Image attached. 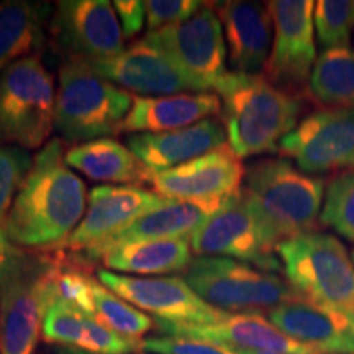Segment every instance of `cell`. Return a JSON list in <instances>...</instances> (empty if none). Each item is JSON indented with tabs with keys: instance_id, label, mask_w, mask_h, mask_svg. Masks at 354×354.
Returning <instances> with one entry per match:
<instances>
[{
	"instance_id": "cell-1",
	"label": "cell",
	"mask_w": 354,
	"mask_h": 354,
	"mask_svg": "<svg viewBox=\"0 0 354 354\" xmlns=\"http://www.w3.org/2000/svg\"><path fill=\"white\" fill-rule=\"evenodd\" d=\"M64 148L53 140L33 159L3 225L10 240L25 248H61L86 210V184L66 165Z\"/></svg>"
},
{
	"instance_id": "cell-2",
	"label": "cell",
	"mask_w": 354,
	"mask_h": 354,
	"mask_svg": "<svg viewBox=\"0 0 354 354\" xmlns=\"http://www.w3.org/2000/svg\"><path fill=\"white\" fill-rule=\"evenodd\" d=\"M228 146L238 158L279 151V145L302 113L297 94L274 86L259 74L227 73L216 84Z\"/></svg>"
},
{
	"instance_id": "cell-3",
	"label": "cell",
	"mask_w": 354,
	"mask_h": 354,
	"mask_svg": "<svg viewBox=\"0 0 354 354\" xmlns=\"http://www.w3.org/2000/svg\"><path fill=\"white\" fill-rule=\"evenodd\" d=\"M272 251L282 241L317 232L325 180L300 171L289 159H261L246 169L243 189Z\"/></svg>"
},
{
	"instance_id": "cell-4",
	"label": "cell",
	"mask_w": 354,
	"mask_h": 354,
	"mask_svg": "<svg viewBox=\"0 0 354 354\" xmlns=\"http://www.w3.org/2000/svg\"><path fill=\"white\" fill-rule=\"evenodd\" d=\"M131 99L86 61L66 59L59 69L55 128L66 141L81 145L120 133Z\"/></svg>"
},
{
	"instance_id": "cell-5",
	"label": "cell",
	"mask_w": 354,
	"mask_h": 354,
	"mask_svg": "<svg viewBox=\"0 0 354 354\" xmlns=\"http://www.w3.org/2000/svg\"><path fill=\"white\" fill-rule=\"evenodd\" d=\"M276 251L299 297L354 313V263L338 238L310 232L282 241Z\"/></svg>"
},
{
	"instance_id": "cell-6",
	"label": "cell",
	"mask_w": 354,
	"mask_h": 354,
	"mask_svg": "<svg viewBox=\"0 0 354 354\" xmlns=\"http://www.w3.org/2000/svg\"><path fill=\"white\" fill-rule=\"evenodd\" d=\"M183 277L198 297L227 313L271 312L300 299L277 274L220 256H196Z\"/></svg>"
},
{
	"instance_id": "cell-7",
	"label": "cell",
	"mask_w": 354,
	"mask_h": 354,
	"mask_svg": "<svg viewBox=\"0 0 354 354\" xmlns=\"http://www.w3.org/2000/svg\"><path fill=\"white\" fill-rule=\"evenodd\" d=\"M56 91L38 56L15 61L0 74V143L37 149L55 128Z\"/></svg>"
},
{
	"instance_id": "cell-8",
	"label": "cell",
	"mask_w": 354,
	"mask_h": 354,
	"mask_svg": "<svg viewBox=\"0 0 354 354\" xmlns=\"http://www.w3.org/2000/svg\"><path fill=\"white\" fill-rule=\"evenodd\" d=\"M214 7L203 3L185 21L148 32L143 38L183 74L196 94L215 91L227 74V44Z\"/></svg>"
},
{
	"instance_id": "cell-9",
	"label": "cell",
	"mask_w": 354,
	"mask_h": 354,
	"mask_svg": "<svg viewBox=\"0 0 354 354\" xmlns=\"http://www.w3.org/2000/svg\"><path fill=\"white\" fill-rule=\"evenodd\" d=\"M189 243L197 256L230 258L268 272L282 269L266 243L243 189L225 198L220 209L190 236Z\"/></svg>"
},
{
	"instance_id": "cell-10",
	"label": "cell",
	"mask_w": 354,
	"mask_h": 354,
	"mask_svg": "<svg viewBox=\"0 0 354 354\" xmlns=\"http://www.w3.org/2000/svg\"><path fill=\"white\" fill-rule=\"evenodd\" d=\"M97 279L118 297L141 312H149L159 322L180 325H210L223 320L227 312L212 307L197 295L184 277H133L100 269Z\"/></svg>"
},
{
	"instance_id": "cell-11",
	"label": "cell",
	"mask_w": 354,
	"mask_h": 354,
	"mask_svg": "<svg viewBox=\"0 0 354 354\" xmlns=\"http://www.w3.org/2000/svg\"><path fill=\"white\" fill-rule=\"evenodd\" d=\"M51 33L66 59L99 63L125 51L120 20L107 0L57 2Z\"/></svg>"
},
{
	"instance_id": "cell-12",
	"label": "cell",
	"mask_w": 354,
	"mask_h": 354,
	"mask_svg": "<svg viewBox=\"0 0 354 354\" xmlns=\"http://www.w3.org/2000/svg\"><path fill=\"white\" fill-rule=\"evenodd\" d=\"M274 24V44L266 64V79L292 94L307 88L317 63L312 0H276L268 3Z\"/></svg>"
},
{
	"instance_id": "cell-13",
	"label": "cell",
	"mask_w": 354,
	"mask_h": 354,
	"mask_svg": "<svg viewBox=\"0 0 354 354\" xmlns=\"http://www.w3.org/2000/svg\"><path fill=\"white\" fill-rule=\"evenodd\" d=\"M307 174L354 169V109H322L305 117L279 145Z\"/></svg>"
},
{
	"instance_id": "cell-14",
	"label": "cell",
	"mask_w": 354,
	"mask_h": 354,
	"mask_svg": "<svg viewBox=\"0 0 354 354\" xmlns=\"http://www.w3.org/2000/svg\"><path fill=\"white\" fill-rule=\"evenodd\" d=\"M46 256L25 254L0 290V354H35L44 312Z\"/></svg>"
},
{
	"instance_id": "cell-15",
	"label": "cell",
	"mask_w": 354,
	"mask_h": 354,
	"mask_svg": "<svg viewBox=\"0 0 354 354\" xmlns=\"http://www.w3.org/2000/svg\"><path fill=\"white\" fill-rule=\"evenodd\" d=\"M223 201H176L166 198L161 205L146 212L140 218L107 240L87 248L74 261L87 264L104 258L113 248L140 241L190 240L194 233L220 209Z\"/></svg>"
},
{
	"instance_id": "cell-16",
	"label": "cell",
	"mask_w": 354,
	"mask_h": 354,
	"mask_svg": "<svg viewBox=\"0 0 354 354\" xmlns=\"http://www.w3.org/2000/svg\"><path fill=\"white\" fill-rule=\"evenodd\" d=\"M246 171L228 145L153 176V187L176 201H225L236 194Z\"/></svg>"
},
{
	"instance_id": "cell-17",
	"label": "cell",
	"mask_w": 354,
	"mask_h": 354,
	"mask_svg": "<svg viewBox=\"0 0 354 354\" xmlns=\"http://www.w3.org/2000/svg\"><path fill=\"white\" fill-rule=\"evenodd\" d=\"M166 198L138 185H97L91 190L88 207L79 227L64 243L73 253L113 236Z\"/></svg>"
},
{
	"instance_id": "cell-18",
	"label": "cell",
	"mask_w": 354,
	"mask_h": 354,
	"mask_svg": "<svg viewBox=\"0 0 354 354\" xmlns=\"http://www.w3.org/2000/svg\"><path fill=\"white\" fill-rule=\"evenodd\" d=\"M269 322L294 342L320 354H354V313L297 299L268 312Z\"/></svg>"
},
{
	"instance_id": "cell-19",
	"label": "cell",
	"mask_w": 354,
	"mask_h": 354,
	"mask_svg": "<svg viewBox=\"0 0 354 354\" xmlns=\"http://www.w3.org/2000/svg\"><path fill=\"white\" fill-rule=\"evenodd\" d=\"M154 323L167 336L205 339L233 349L277 354H320L313 348L294 342L261 313H228L223 320L210 325H180L159 320H154Z\"/></svg>"
},
{
	"instance_id": "cell-20",
	"label": "cell",
	"mask_w": 354,
	"mask_h": 354,
	"mask_svg": "<svg viewBox=\"0 0 354 354\" xmlns=\"http://www.w3.org/2000/svg\"><path fill=\"white\" fill-rule=\"evenodd\" d=\"M88 64L100 77L133 94L166 97L196 92L167 57L145 39H140L117 57Z\"/></svg>"
},
{
	"instance_id": "cell-21",
	"label": "cell",
	"mask_w": 354,
	"mask_h": 354,
	"mask_svg": "<svg viewBox=\"0 0 354 354\" xmlns=\"http://www.w3.org/2000/svg\"><path fill=\"white\" fill-rule=\"evenodd\" d=\"M227 145V131L216 118L162 133H136L128 148L151 174L169 171Z\"/></svg>"
},
{
	"instance_id": "cell-22",
	"label": "cell",
	"mask_w": 354,
	"mask_h": 354,
	"mask_svg": "<svg viewBox=\"0 0 354 354\" xmlns=\"http://www.w3.org/2000/svg\"><path fill=\"white\" fill-rule=\"evenodd\" d=\"M216 15L225 28L230 64L234 73L258 74L271 56L272 17L269 8L259 2L215 3Z\"/></svg>"
},
{
	"instance_id": "cell-23",
	"label": "cell",
	"mask_w": 354,
	"mask_h": 354,
	"mask_svg": "<svg viewBox=\"0 0 354 354\" xmlns=\"http://www.w3.org/2000/svg\"><path fill=\"white\" fill-rule=\"evenodd\" d=\"M221 113L216 94H177L166 97H135L120 133H162L180 130L215 118Z\"/></svg>"
},
{
	"instance_id": "cell-24",
	"label": "cell",
	"mask_w": 354,
	"mask_h": 354,
	"mask_svg": "<svg viewBox=\"0 0 354 354\" xmlns=\"http://www.w3.org/2000/svg\"><path fill=\"white\" fill-rule=\"evenodd\" d=\"M53 13L48 2L10 0L0 3V74L15 61L43 50L46 24Z\"/></svg>"
},
{
	"instance_id": "cell-25",
	"label": "cell",
	"mask_w": 354,
	"mask_h": 354,
	"mask_svg": "<svg viewBox=\"0 0 354 354\" xmlns=\"http://www.w3.org/2000/svg\"><path fill=\"white\" fill-rule=\"evenodd\" d=\"M66 165L92 180L113 184L151 183L153 174L143 166L130 148L113 138H100L71 148Z\"/></svg>"
},
{
	"instance_id": "cell-26",
	"label": "cell",
	"mask_w": 354,
	"mask_h": 354,
	"mask_svg": "<svg viewBox=\"0 0 354 354\" xmlns=\"http://www.w3.org/2000/svg\"><path fill=\"white\" fill-rule=\"evenodd\" d=\"M189 240H154L113 248L102 258L107 269L136 276H165L184 272L192 263Z\"/></svg>"
},
{
	"instance_id": "cell-27",
	"label": "cell",
	"mask_w": 354,
	"mask_h": 354,
	"mask_svg": "<svg viewBox=\"0 0 354 354\" xmlns=\"http://www.w3.org/2000/svg\"><path fill=\"white\" fill-rule=\"evenodd\" d=\"M305 92L320 107L354 109L353 48L323 51L313 66Z\"/></svg>"
},
{
	"instance_id": "cell-28",
	"label": "cell",
	"mask_w": 354,
	"mask_h": 354,
	"mask_svg": "<svg viewBox=\"0 0 354 354\" xmlns=\"http://www.w3.org/2000/svg\"><path fill=\"white\" fill-rule=\"evenodd\" d=\"M92 299H94V318L125 338L140 342L141 336L154 326L151 317L133 307L97 281L92 289Z\"/></svg>"
},
{
	"instance_id": "cell-29",
	"label": "cell",
	"mask_w": 354,
	"mask_h": 354,
	"mask_svg": "<svg viewBox=\"0 0 354 354\" xmlns=\"http://www.w3.org/2000/svg\"><path fill=\"white\" fill-rule=\"evenodd\" d=\"M313 25L322 46L326 50L348 48L354 28V2L320 0L315 3Z\"/></svg>"
},
{
	"instance_id": "cell-30",
	"label": "cell",
	"mask_w": 354,
	"mask_h": 354,
	"mask_svg": "<svg viewBox=\"0 0 354 354\" xmlns=\"http://www.w3.org/2000/svg\"><path fill=\"white\" fill-rule=\"evenodd\" d=\"M320 223L354 241V169L342 172L328 184Z\"/></svg>"
},
{
	"instance_id": "cell-31",
	"label": "cell",
	"mask_w": 354,
	"mask_h": 354,
	"mask_svg": "<svg viewBox=\"0 0 354 354\" xmlns=\"http://www.w3.org/2000/svg\"><path fill=\"white\" fill-rule=\"evenodd\" d=\"M33 166V159L24 148L0 143V227L3 228L13 202Z\"/></svg>"
},
{
	"instance_id": "cell-32",
	"label": "cell",
	"mask_w": 354,
	"mask_h": 354,
	"mask_svg": "<svg viewBox=\"0 0 354 354\" xmlns=\"http://www.w3.org/2000/svg\"><path fill=\"white\" fill-rule=\"evenodd\" d=\"M141 349L151 354H238L225 344L185 336H159L141 342Z\"/></svg>"
},
{
	"instance_id": "cell-33",
	"label": "cell",
	"mask_w": 354,
	"mask_h": 354,
	"mask_svg": "<svg viewBox=\"0 0 354 354\" xmlns=\"http://www.w3.org/2000/svg\"><path fill=\"white\" fill-rule=\"evenodd\" d=\"M145 6L148 32H154L190 19L201 10L203 3L197 0H148Z\"/></svg>"
},
{
	"instance_id": "cell-34",
	"label": "cell",
	"mask_w": 354,
	"mask_h": 354,
	"mask_svg": "<svg viewBox=\"0 0 354 354\" xmlns=\"http://www.w3.org/2000/svg\"><path fill=\"white\" fill-rule=\"evenodd\" d=\"M113 8L120 20L122 32L125 38L136 37L143 28L146 20V6L141 0H117Z\"/></svg>"
},
{
	"instance_id": "cell-35",
	"label": "cell",
	"mask_w": 354,
	"mask_h": 354,
	"mask_svg": "<svg viewBox=\"0 0 354 354\" xmlns=\"http://www.w3.org/2000/svg\"><path fill=\"white\" fill-rule=\"evenodd\" d=\"M25 251L20 250L19 245H15L10 240L6 230L0 227V290L8 279V276L15 271V268L25 258Z\"/></svg>"
},
{
	"instance_id": "cell-36",
	"label": "cell",
	"mask_w": 354,
	"mask_h": 354,
	"mask_svg": "<svg viewBox=\"0 0 354 354\" xmlns=\"http://www.w3.org/2000/svg\"><path fill=\"white\" fill-rule=\"evenodd\" d=\"M51 354H92V353L81 351V349H73V348H63V346H57V348L53 349Z\"/></svg>"
},
{
	"instance_id": "cell-37",
	"label": "cell",
	"mask_w": 354,
	"mask_h": 354,
	"mask_svg": "<svg viewBox=\"0 0 354 354\" xmlns=\"http://www.w3.org/2000/svg\"><path fill=\"white\" fill-rule=\"evenodd\" d=\"M238 354H277V353H264V351H245V349H234Z\"/></svg>"
},
{
	"instance_id": "cell-38",
	"label": "cell",
	"mask_w": 354,
	"mask_h": 354,
	"mask_svg": "<svg viewBox=\"0 0 354 354\" xmlns=\"http://www.w3.org/2000/svg\"><path fill=\"white\" fill-rule=\"evenodd\" d=\"M351 256H353V263H354V250H353V253H351Z\"/></svg>"
}]
</instances>
